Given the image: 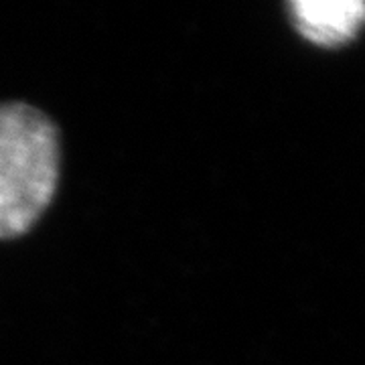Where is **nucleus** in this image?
I'll use <instances>...</instances> for the list:
<instances>
[{
  "mask_svg": "<svg viewBox=\"0 0 365 365\" xmlns=\"http://www.w3.org/2000/svg\"><path fill=\"white\" fill-rule=\"evenodd\" d=\"M61 175L59 128L25 102L0 104V240L21 237L51 205Z\"/></svg>",
  "mask_w": 365,
  "mask_h": 365,
  "instance_id": "obj_1",
  "label": "nucleus"
},
{
  "mask_svg": "<svg viewBox=\"0 0 365 365\" xmlns=\"http://www.w3.org/2000/svg\"><path fill=\"white\" fill-rule=\"evenodd\" d=\"M287 6L294 29L317 45L345 43L365 23L364 0H290Z\"/></svg>",
  "mask_w": 365,
  "mask_h": 365,
  "instance_id": "obj_2",
  "label": "nucleus"
}]
</instances>
